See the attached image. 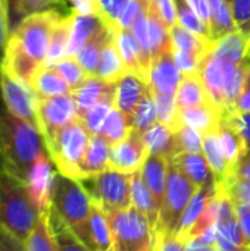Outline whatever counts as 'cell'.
<instances>
[{"label": "cell", "mask_w": 250, "mask_h": 251, "mask_svg": "<svg viewBox=\"0 0 250 251\" xmlns=\"http://www.w3.org/2000/svg\"><path fill=\"white\" fill-rule=\"evenodd\" d=\"M62 16L55 9L24 16L9 32L0 69L16 75L31 85L37 69L46 62L52 32Z\"/></svg>", "instance_id": "obj_1"}, {"label": "cell", "mask_w": 250, "mask_h": 251, "mask_svg": "<svg viewBox=\"0 0 250 251\" xmlns=\"http://www.w3.org/2000/svg\"><path fill=\"white\" fill-rule=\"evenodd\" d=\"M80 181L90 194L91 201L99 204L105 212L121 210L131 206V174L108 168L100 174L83 178Z\"/></svg>", "instance_id": "obj_8"}, {"label": "cell", "mask_w": 250, "mask_h": 251, "mask_svg": "<svg viewBox=\"0 0 250 251\" xmlns=\"http://www.w3.org/2000/svg\"><path fill=\"white\" fill-rule=\"evenodd\" d=\"M60 1L62 0H24V16H27L32 12L53 9Z\"/></svg>", "instance_id": "obj_56"}, {"label": "cell", "mask_w": 250, "mask_h": 251, "mask_svg": "<svg viewBox=\"0 0 250 251\" xmlns=\"http://www.w3.org/2000/svg\"><path fill=\"white\" fill-rule=\"evenodd\" d=\"M181 79H183V74L174 60L172 49L152 60L149 69V79H147L152 91L175 94Z\"/></svg>", "instance_id": "obj_14"}, {"label": "cell", "mask_w": 250, "mask_h": 251, "mask_svg": "<svg viewBox=\"0 0 250 251\" xmlns=\"http://www.w3.org/2000/svg\"><path fill=\"white\" fill-rule=\"evenodd\" d=\"M0 13L3 16V21H4L7 29H9V1L7 0H0Z\"/></svg>", "instance_id": "obj_60"}, {"label": "cell", "mask_w": 250, "mask_h": 251, "mask_svg": "<svg viewBox=\"0 0 250 251\" xmlns=\"http://www.w3.org/2000/svg\"><path fill=\"white\" fill-rule=\"evenodd\" d=\"M90 138V131L80 119H77L62 128L47 143V151L59 174L74 179H81L80 166L88 147Z\"/></svg>", "instance_id": "obj_6"}, {"label": "cell", "mask_w": 250, "mask_h": 251, "mask_svg": "<svg viewBox=\"0 0 250 251\" xmlns=\"http://www.w3.org/2000/svg\"><path fill=\"white\" fill-rule=\"evenodd\" d=\"M233 206H234L236 216L240 222V226H242V231L245 235L246 247H248V250H250V204L243 203V201H233Z\"/></svg>", "instance_id": "obj_51"}, {"label": "cell", "mask_w": 250, "mask_h": 251, "mask_svg": "<svg viewBox=\"0 0 250 251\" xmlns=\"http://www.w3.org/2000/svg\"><path fill=\"white\" fill-rule=\"evenodd\" d=\"M113 34H115V29H112L111 26H105L90 41H87L84 47L75 54V57L78 59V62L81 63V66L85 69L88 75H96L102 51L105 46L109 43V40L113 37Z\"/></svg>", "instance_id": "obj_32"}, {"label": "cell", "mask_w": 250, "mask_h": 251, "mask_svg": "<svg viewBox=\"0 0 250 251\" xmlns=\"http://www.w3.org/2000/svg\"><path fill=\"white\" fill-rule=\"evenodd\" d=\"M158 121V115H156V107H155V101H153V96H152V90L149 87L147 93L143 96V99L140 100V103L137 104V107L133 112L131 116V122H133V129L139 131V132H144L147 128H150L155 122Z\"/></svg>", "instance_id": "obj_41"}, {"label": "cell", "mask_w": 250, "mask_h": 251, "mask_svg": "<svg viewBox=\"0 0 250 251\" xmlns=\"http://www.w3.org/2000/svg\"><path fill=\"white\" fill-rule=\"evenodd\" d=\"M38 215L40 212L27 191L25 181L6 168L0 184V229L24 247Z\"/></svg>", "instance_id": "obj_3"}, {"label": "cell", "mask_w": 250, "mask_h": 251, "mask_svg": "<svg viewBox=\"0 0 250 251\" xmlns=\"http://www.w3.org/2000/svg\"><path fill=\"white\" fill-rule=\"evenodd\" d=\"M236 112H250V63L246 69L242 93H240L237 103H236Z\"/></svg>", "instance_id": "obj_55"}, {"label": "cell", "mask_w": 250, "mask_h": 251, "mask_svg": "<svg viewBox=\"0 0 250 251\" xmlns=\"http://www.w3.org/2000/svg\"><path fill=\"white\" fill-rule=\"evenodd\" d=\"M234 175L250 181V151L246 153V156L240 160V163L237 165V168L234 171Z\"/></svg>", "instance_id": "obj_58"}, {"label": "cell", "mask_w": 250, "mask_h": 251, "mask_svg": "<svg viewBox=\"0 0 250 251\" xmlns=\"http://www.w3.org/2000/svg\"><path fill=\"white\" fill-rule=\"evenodd\" d=\"M0 99L10 113L40 129L37 112L38 96L27 81L0 69Z\"/></svg>", "instance_id": "obj_9"}, {"label": "cell", "mask_w": 250, "mask_h": 251, "mask_svg": "<svg viewBox=\"0 0 250 251\" xmlns=\"http://www.w3.org/2000/svg\"><path fill=\"white\" fill-rule=\"evenodd\" d=\"M100 9V18L112 29L119 28V19L127 7L128 0H97Z\"/></svg>", "instance_id": "obj_47"}, {"label": "cell", "mask_w": 250, "mask_h": 251, "mask_svg": "<svg viewBox=\"0 0 250 251\" xmlns=\"http://www.w3.org/2000/svg\"><path fill=\"white\" fill-rule=\"evenodd\" d=\"M0 150L9 172L25 181L29 166L47 151L41 131L15 116L7 110L0 99Z\"/></svg>", "instance_id": "obj_2"}, {"label": "cell", "mask_w": 250, "mask_h": 251, "mask_svg": "<svg viewBox=\"0 0 250 251\" xmlns=\"http://www.w3.org/2000/svg\"><path fill=\"white\" fill-rule=\"evenodd\" d=\"M111 150L112 144L106 138H103L100 134H93L80 166L81 179L108 169L111 160Z\"/></svg>", "instance_id": "obj_25"}, {"label": "cell", "mask_w": 250, "mask_h": 251, "mask_svg": "<svg viewBox=\"0 0 250 251\" xmlns=\"http://www.w3.org/2000/svg\"><path fill=\"white\" fill-rule=\"evenodd\" d=\"M192 7L197 12V15L209 25L211 28V13H209V1L208 0H187ZM212 32V31H211Z\"/></svg>", "instance_id": "obj_57"}, {"label": "cell", "mask_w": 250, "mask_h": 251, "mask_svg": "<svg viewBox=\"0 0 250 251\" xmlns=\"http://www.w3.org/2000/svg\"><path fill=\"white\" fill-rule=\"evenodd\" d=\"M206 101H212L206 93V88L200 79V75H184L178 88L175 91V104L177 110L193 107Z\"/></svg>", "instance_id": "obj_30"}, {"label": "cell", "mask_w": 250, "mask_h": 251, "mask_svg": "<svg viewBox=\"0 0 250 251\" xmlns=\"http://www.w3.org/2000/svg\"><path fill=\"white\" fill-rule=\"evenodd\" d=\"M38 125L47 143L66 125L80 119V110L72 93L38 99Z\"/></svg>", "instance_id": "obj_10"}, {"label": "cell", "mask_w": 250, "mask_h": 251, "mask_svg": "<svg viewBox=\"0 0 250 251\" xmlns=\"http://www.w3.org/2000/svg\"><path fill=\"white\" fill-rule=\"evenodd\" d=\"M231 10L236 29L242 34L248 46V60L250 62V0H231Z\"/></svg>", "instance_id": "obj_46"}, {"label": "cell", "mask_w": 250, "mask_h": 251, "mask_svg": "<svg viewBox=\"0 0 250 251\" xmlns=\"http://www.w3.org/2000/svg\"><path fill=\"white\" fill-rule=\"evenodd\" d=\"M217 132H218V138H220V144H221V150H222L225 163L228 166L230 175L233 176L237 165L248 153L245 140H243L242 134L239 132L237 126L234 125V122L231 121V118L225 113H222V116H221Z\"/></svg>", "instance_id": "obj_15"}, {"label": "cell", "mask_w": 250, "mask_h": 251, "mask_svg": "<svg viewBox=\"0 0 250 251\" xmlns=\"http://www.w3.org/2000/svg\"><path fill=\"white\" fill-rule=\"evenodd\" d=\"M172 53H174V60H175L178 69L181 71L183 76L199 74L203 57L193 54V53H189V51L178 50V49H172Z\"/></svg>", "instance_id": "obj_49"}, {"label": "cell", "mask_w": 250, "mask_h": 251, "mask_svg": "<svg viewBox=\"0 0 250 251\" xmlns=\"http://www.w3.org/2000/svg\"><path fill=\"white\" fill-rule=\"evenodd\" d=\"M90 232L96 251H113V237L111 229V222L106 212L91 201L90 212Z\"/></svg>", "instance_id": "obj_35"}, {"label": "cell", "mask_w": 250, "mask_h": 251, "mask_svg": "<svg viewBox=\"0 0 250 251\" xmlns=\"http://www.w3.org/2000/svg\"><path fill=\"white\" fill-rule=\"evenodd\" d=\"M6 172V160H4V156L0 150V184H1V178Z\"/></svg>", "instance_id": "obj_61"}, {"label": "cell", "mask_w": 250, "mask_h": 251, "mask_svg": "<svg viewBox=\"0 0 250 251\" xmlns=\"http://www.w3.org/2000/svg\"><path fill=\"white\" fill-rule=\"evenodd\" d=\"M50 222H52L55 240H56V244H57L59 251L88 250V249L84 246V243L77 237V234L68 226V224L55 212L53 207H50Z\"/></svg>", "instance_id": "obj_40"}, {"label": "cell", "mask_w": 250, "mask_h": 251, "mask_svg": "<svg viewBox=\"0 0 250 251\" xmlns=\"http://www.w3.org/2000/svg\"><path fill=\"white\" fill-rule=\"evenodd\" d=\"M228 1H231V0H228Z\"/></svg>", "instance_id": "obj_62"}, {"label": "cell", "mask_w": 250, "mask_h": 251, "mask_svg": "<svg viewBox=\"0 0 250 251\" xmlns=\"http://www.w3.org/2000/svg\"><path fill=\"white\" fill-rule=\"evenodd\" d=\"M149 38H150L152 60L172 49L171 26L164 21V18L161 16L158 7L152 0L149 4Z\"/></svg>", "instance_id": "obj_28"}, {"label": "cell", "mask_w": 250, "mask_h": 251, "mask_svg": "<svg viewBox=\"0 0 250 251\" xmlns=\"http://www.w3.org/2000/svg\"><path fill=\"white\" fill-rule=\"evenodd\" d=\"M31 87L37 93L38 99L60 96V94H66L72 91L68 82L62 78V75L53 66L46 65V63H43L37 69L31 81Z\"/></svg>", "instance_id": "obj_27"}, {"label": "cell", "mask_w": 250, "mask_h": 251, "mask_svg": "<svg viewBox=\"0 0 250 251\" xmlns=\"http://www.w3.org/2000/svg\"><path fill=\"white\" fill-rule=\"evenodd\" d=\"M171 38H172V49L189 51V53L197 54L203 59L212 50V46H214L212 41L184 28L178 22L171 26Z\"/></svg>", "instance_id": "obj_33"}, {"label": "cell", "mask_w": 250, "mask_h": 251, "mask_svg": "<svg viewBox=\"0 0 250 251\" xmlns=\"http://www.w3.org/2000/svg\"><path fill=\"white\" fill-rule=\"evenodd\" d=\"M155 3V6L158 7L161 16L164 18V21L172 26L177 24V13H175V1L174 0H152Z\"/></svg>", "instance_id": "obj_54"}, {"label": "cell", "mask_w": 250, "mask_h": 251, "mask_svg": "<svg viewBox=\"0 0 250 251\" xmlns=\"http://www.w3.org/2000/svg\"><path fill=\"white\" fill-rule=\"evenodd\" d=\"M115 41H116V46L122 56V60L125 63L127 72H133L147 81L149 69L144 63L141 49H140L134 34L131 32V29H125V28L115 29Z\"/></svg>", "instance_id": "obj_22"}, {"label": "cell", "mask_w": 250, "mask_h": 251, "mask_svg": "<svg viewBox=\"0 0 250 251\" xmlns=\"http://www.w3.org/2000/svg\"><path fill=\"white\" fill-rule=\"evenodd\" d=\"M24 247L25 251H59L50 222V210L38 215V219L28 234Z\"/></svg>", "instance_id": "obj_31"}, {"label": "cell", "mask_w": 250, "mask_h": 251, "mask_svg": "<svg viewBox=\"0 0 250 251\" xmlns=\"http://www.w3.org/2000/svg\"><path fill=\"white\" fill-rule=\"evenodd\" d=\"M131 129H133L131 119L124 112H121L119 109H116L113 106V109L108 115L99 134L113 146V144H118L122 140H125L128 137V134L131 132Z\"/></svg>", "instance_id": "obj_38"}, {"label": "cell", "mask_w": 250, "mask_h": 251, "mask_svg": "<svg viewBox=\"0 0 250 251\" xmlns=\"http://www.w3.org/2000/svg\"><path fill=\"white\" fill-rule=\"evenodd\" d=\"M115 88L116 82L105 81L96 75H88L81 85L72 90V96L77 101L80 113L91 107L93 104L103 101V100H113L115 99Z\"/></svg>", "instance_id": "obj_18"}, {"label": "cell", "mask_w": 250, "mask_h": 251, "mask_svg": "<svg viewBox=\"0 0 250 251\" xmlns=\"http://www.w3.org/2000/svg\"><path fill=\"white\" fill-rule=\"evenodd\" d=\"M130 191H131V204L134 207H137L149 219V222L153 228V232H155V226H156L158 218H159V210H158L155 200L143 179L141 169L131 174Z\"/></svg>", "instance_id": "obj_29"}, {"label": "cell", "mask_w": 250, "mask_h": 251, "mask_svg": "<svg viewBox=\"0 0 250 251\" xmlns=\"http://www.w3.org/2000/svg\"><path fill=\"white\" fill-rule=\"evenodd\" d=\"M143 138L147 146L149 154H159L171 160L178 153L175 129L167 124L156 121L143 132Z\"/></svg>", "instance_id": "obj_24"}, {"label": "cell", "mask_w": 250, "mask_h": 251, "mask_svg": "<svg viewBox=\"0 0 250 251\" xmlns=\"http://www.w3.org/2000/svg\"><path fill=\"white\" fill-rule=\"evenodd\" d=\"M217 129L203 134V154H205V157L211 166V171L214 174L217 188L222 190L231 175H230L228 166L225 163V159H224V154L221 150Z\"/></svg>", "instance_id": "obj_26"}, {"label": "cell", "mask_w": 250, "mask_h": 251, "mask_svg": "<svg viewBox=\"0 0 250 251\" xmlns=\"http://www.w3.org/2000/svg\"><path fill=\"white\" fill-rule=\"evenodd\" d=\"M50 66H53L62 75V78L68 82V85L71 87V90H75L88 76V74L81 66V63L78 62V59L75 56H72V54H68V56L62 57V59L56 60Z\"/></svg>", "instance_id": "obj_42"}, {"label": "cell", "mask_w": 250, "mask_h": 251, "mask_svg": "<svg viewBox=\"0 0 250 251\" xmlns=\"http://www.w3.org/2000/svg\"><path fill=\"white\" fill-rule=\"evenodd\" d=\"M147 156L149 150L144 143L143 134L136 129H131L125 140L112 146L109 168L125 174H133L141 169Z\"/></svg>", "instance_id": "obj_13"}, {"label": "cell", "mask_w": 250, "mask_h": 251, "mask_svg": "<svg viewBox=\"0 0 250 251\" xmlns=\"http://www.w3.org/2000/svg\"><path fill=\"white\" fill-rule=\"evenodd\" d=\"M69 37H71V15L62 16L56 24L50 37V44L44 62L46 65H52L56 60L69 54Z\"/></svg>", "instance_id": "obj_37"}, {"label": "cell", "mask_w": 250, "mask_h": 251, "mask_svg": "<svg viewBox=\"0 0 250 251\" xmlns=\"http://www.w3.org/2000/svg\"><path fill=\"white\" fill-rule=\"evenodd\" d=\"M217 191H218V188L215 185H208V187L199 188L197 193L193 196L192 201L189 203V206L181 218V222L178 225V229L175 232V237L184 244V247H186V243L189 241L196 224L199 222L200 216L203 215L205 209L208 207L211 199L214 197V194Z\"/></svg>", "instance_id": "obj_21"}, {"label": "cell", "mask_w": 250, "mask_h": 251, "mask_svg": "<svg viewBox=\"0 0 250 251\" xmlns=\"http://www.w3.org/2000/svg\"><path fill=\"white\" fill-rule=\"evenodd\" d=\"M239 65L240 63H234V62L220 57L212 50L206 54V57L202 62V66L199 71L200 79L206 88L209 99L221 109L222 113H224V106H225L227 82H228L233 71Z\"/></svg>", "instance_id": "obj_12"}, {"label": "cell", "mask_w": 250, "mask_h": 251, "mask_svg": "<svg viewBox=\"0 0 250 251\" xmlns=\"http://www.w3.org/2000/svg\"><path fill=\"white\" fill-rule=\"evenodd\" d=\"M209 1V13H211V31L214 43L227 34L237 31L231 3L228 0H208Z\"/></svg>", "instance_id": "obj_36"}, {"label": "cell", "mask_w": 250, "mask_h": 251, "mask_svg": "<svg viewBox=\"0 0 250 251\" xmlns=\"http://www.w3.org/2000/svg\"><path fill=\"white\" fill-rule=\"evenodd\" d=\"M174 1H175L177 22L180 25H183L184 28L193 31L196 34H199L200 37L214 43L209 25L197 15V12L192 7V4L187 0H174Z\"/></svg>", "instance_id": "obj_39"}, {"label": "cell", "mask_w": 250, "mask_h": 251, "mask_svg": "<svg viewBox=\"0 0 250 251\" xmlns=\"http://www.w3.org/2000/svg\"><path fill=\"white\" fill-rule=\"evenodd\" d=\"M175 137H177V147L178 153H203V134L197 129L180 124L175 128Z\"/></svg>", "instance_id": "obj_44"}, {"label": "cell", "mask_w": 250, "mask_h": 251, "mask_svg": "<svg viewBox=\"0 0 250 251\" xmlns=\"http://www.w3.org/2000/svg\"><path fill=\"white\" fill-rule=\"evenodd\" d=\"M231 118V121L234 122V125L237 126L239 132L242 134L248 153L250 151V112H236L228 115Z\"/></svg>", "instance_id": "obj_52"}, {"label": "cell", "mask_w": 250, "mask_h": 251, "mask_svg": "<svg viewBox=\"0 0 250 251\" xmlns=\"http://www.w3.org/2000/svg\"><path fill=\"white\" fill-rule=\"evenodd\" d=\"M147 90H149V82L144 78L133 72H125L116 81L113 104L116 109L124 112L131 119L134 109L137 107L143 96L147 93Z\"/></svg>", "instance_id": "obj_16"}, {"label": "cell", "mask_w": 250, "mask_h": 251, "mask_svg": "<svg viewBox=\"0 0 250 251\" xmlns=\"http://www.w3.org/2000/svg\"><path fill=\"white\" fill-rule=\"evenodd\" d=\"M222 191L233 200V201H243L250 204V181L239 178L236 175L230 176L225 182Z\"/></svg>", "instance_id": "obj_48"}, {"label": "cell", "mask_w": 250, "mask_h": 251, "mask_svg": "<svg viewBox=\"0 0 250 251\" xmlns=\"http://www.w3.org/2000/svg\"><path fill=\"white\" fill-rule=\"evenodd\" d=\"M7 37H9V29H7V26H6V24L3 21V16L0 13V66H1V62H3Z\"/></svg>", "instance_id": "obj_59"}, {"label": "cell", "mask_w": 250, "mask_h": 251, "mask_svg": "<svg viewBox=\"0 0 250 251\" xmlns=\"http://www.w3.org/2000/svg\"><path fill=\"white\" fill-rule=\"evenodd\" d=\"M168 172H169V160L159 154H149L141 166L143 179L155 200L158 210H161L165 197Z\"/></svg>", "instance_id": "obj_17"}, {"label": "cell", "mask_w": 250, "mask_h": 251, "mask_svg": "<svg viewBox=\"0 0 250 251\" xmlns=\"http://www.w3.org/2000/svg\"><path fill=\"white\" fill-rule=\"evenodd\" d=\"M149 4H150V0H128L127 7L119 19V28L131 29L134 21L139 18V15L144 9H147Z\"/></svg>", "instance_id": "obj_50"}, {"label": "cell", "mask_w": 250, "mask_h": 251, "mask_svg": "<svg viewBox=\"0 0 250 251\" xmlns=\"http://www.w3.org/2000/svg\"><path fill=\"white\" fill-rule=\"evenodd\" d=\"M197 190L199 188L169 160L167 191L155 226V251L159 250V246L167 238L175 237L181 218Z\"/></svg>", "instance_id": "obj_5"}, {"label": "cell", "mask_w": 250, "mask_h": 251, "mask_svg": "<svg viewBox=\"0 0 250 251\" xmlns=\"http://www.w3.org/2000/svg\"><path fill=\"white\" fill-rule=\"evenodd\" d=\"M127 72L125 63L122 60V56L119 53V49L116 46L115 41V34L113 37L109 40V43L105 46L102 56H100V62L96 71V76L109 81V82H116L124 74Z\"/></svg>", "instance_id": "obj_34"}, {"label": "cell", "mask_w": 250, "mask_h": 251, "mask_svg": "<svg viewBox=\"0 0 250 251\" xmlns=\"http://www.w3.org/2000/svg\"><path fill=\"white\" fill-rule=\"evenodd\" d=\"M113 100H103L99 101L96 104H93L91 107H88L87 110L80 113V121L84 124V126L90 131V134H99L108 115L111 113V110L113 109Z\"/></svg>", "instance_id": "obj_43"}, {"label": "cell", "mask_w": 250, "mask_h": 251, "mask_svg": "<svg viewBox=\"0 0 250 251\" xmlns=\"http://www.w3.org/2000/svg\"><path fill=\"white\" fill-rule=\"evenodd\" d=\"M171 162L197 187L203 188L208 185H215V178L211 166L203 153H177ZM217 187V185H215Z\"/></svg>", "instance_id": "obj_20"}, {"label": "cell", "mask_w": 250, "mask_h": 251, "mask_svg": "<svg viewBox=\"0 0 250 251\" xmlns=\"http://www.w3.org/2000/svg\"><path fill=\"white\" fill-rule=\"evenodd\" d=\"M106 22L97 15H80L71 13V37H69V54L75 56L87 41H90L99 31H102Z\"/></svg>", "instance_id": "obj_23"}, {"label": "cell", "mask_w": 250, "mask_h": 251, "mask_svg": "<svg viewBox=\"0 0 250 251\" xmlns=\"http://www.w3.org/2000/svg\"><path fill=\"white\" fill-rule=\"evenodd\" d=\"M249 63H250V62H249Z\"/></svg>", "instance_id": "obj_63"}, {"label": "cell", "mask_w": 250, "mask_h": 251, "mask_svg": "<svg viewBox=\"0 0 250 251\" xmlns=\"http://www.w3.org/2000/svg\"><path fill=\"white\" fill-rule=\"evenodd\" d=\"M222 112L214 101H206L193 107H187L183 110H178L177 115V125L184 124L189 125L199 132L205 134L209 131H215L220 125ZM175 125V128H177ZM174 128V129H175Z\"/></svg>", "instance_id": "obj_19"}, {"label": "cell", "mask_w": 250, "mask_h": 251, "mask_svg": "<svg viewBox=\"0 0 250 251\" xmlns=\"http://www.w3.org/2000/svg\"><path fill=\"white\" fill-rule=\"evenodd\" d=\"M112 237L113 251H153L155 232L149 219L133 204L121 209L106 212Z\"/></svg>", "instance_id": "obj_7"}, {"label": "cell", "mask_w": 250, "mask_h": 251, "mask_svg": "<svg viewBox=\"0 0 250 251\" xmlns=\"http://www.w3.org/2000/svg\"><path fill=\"white\" fill-rule=\"evenodd\" d=\"M66 1L72 7L74 13L100 16V9H99V1L97 0H66Z\"/></svg>", "instance_id": "obj_53"}, {"label": "cell", "mask_w": 250, "mask_h": 251, "mask_svg": "<svg viewBox=\"0 0 250 251\" xmlns=\"http://www.w3.org/2000/svg\"><path fill=\"white\" fill-rule=\"evenodd\" d=\"M53 166L55 165L50 154L44 153L29 166L25 176L27 191L40 213L50 210L52 207L53 184L57 174V171H55L56 168L53 169Z\"/></svg>", "instance_id": "obj_11"}, {"label": "cell", "mask_w": 250, "mask_h": 251, "mask_svg": "<svg viewBox=\"0 0 250 251\" xmlns=\"http://www.w3.org/2000/svg\"><path fill=\"white\" fill-rule=\"evenodd\" d=\"M158 121L162 124L169 125L171 128H175L177 125V104H175V94H165V93H156L152 91Z\"/></svg>", "instance_id": "obj_45"}, {"label": "cell", "mask_w": 250, "mask_h": 251, "mask_svg": "<svg viewBox=\"0 0 250 251\" xmlns=\"http://www.w3.org/2000/svg\"><path fill=\"white\" fill-rule=\"evenodd\" d=\"M52 207L88 250L96 251L90 232L91 197L80 179H74L57 172L53 184Z\"/></svg>", "instance_id": "obj_4"}]
</instances>
